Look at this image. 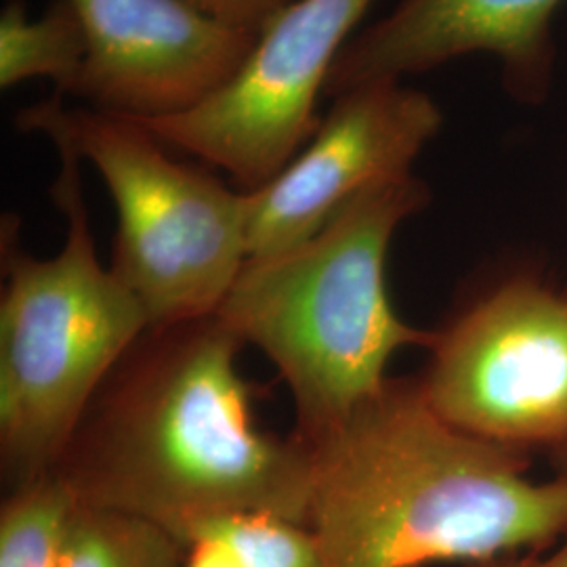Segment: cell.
<instances>
[{"mask_svg":"<svg viewBox=\"0 0 567 567\" xmlns=\"http://www.w3.org/2000/svg\"><path fill=\"white\" fill-rule=\"evenodd\" d=\"M76 505L58 473L11 487L0 507V567H61Z\"/></svg>","mask_w":567,"mask_h":567,"instance_id":"4fadbf2b","label":"cell"},{"mask_svg":"<svg viewBox=\"0 0 567 567\" xmlns=\"http://www.w3.org/2000/svg\"><path fill=\"white\" fill-rule=\"evenodd\" d=\"M372 2H290L224 89L183 114L135 122L166 147L221 168L244 192L264 187L316 135L318 100Z\"/></svg>","mask_w":567,"mask_h":567,"instance_id":"52a82bcc","label":"cell"},{"mask_svg":"<svg viewBox=\"0 0 567 567\" xmlns=\"http://www.w3.org/2000/svg\"><path fill=\"white\" fill-rule=\"evenodd\" d=\"M219 316L150 326L112 368L53 468L76 501L145 517L183 545L229 513L305 524L309 450L261 431Z\"/></svg>","mask_w":567,"mask_h":567,"instance_id":"6da1fadb","label":"cell"},{"mask_svg":"<svg viewBox=\"0 0 567 567\" xmlns=\"http://www.w3.org/2000/svg\"><path fill=\"white\" fill-rule=\"evenodd\" d=\"M419 379L452 426L498 446L567 450V288L519 271L435 330Z\"/></svg>","mask_w":567,"mask_h":567,"instance_id":"8992f818","label":"cell"},{"mask_svg":"<svg viewBox=\"0 0 567 567\" xmlns=\"http://www.w3.org/2000/svg\"><path fill=\"white\" fill-rule=\"evenodd\" d=\"M224 545L240 567H322L320 547L305 524L274 513L246 511L208 519L192 532Z\"/></svg>","mask_w":567,"mask_h":567,"instance_id":"5bb4252c","label":"cell"},{"mask_svg":"<svg viewBox=\"0 0 567 567\" xmlns=\"http://www.w3.org/2000/svg\"><path fill=\"white\" fill-rule=\"evenodd\" d=\"M206 18L227 28L259 37L282 9L295 0H185Z\"/></svg>","mask_w":567,"mask_h":567,"instance_id":"9a60e30c","label":"cell"},{"mask_svg":"<svg viewBox=\"0 0 567 567\" xmlns=\"http://www.w3.org/2000/svg\"><path fill=\"white\" fill-rule=\"evenodd\" d=\"M187 545L163 526L116 508L79 503L61 567H185Z\"/></svg>","mask_w":567,"mask_h":567,"instance_id":"7c38bea8","label":"cell"},{"mask_svg":"<svg viewBox=\"0 0 567 567\" xmlns=\"http://www.w3.org/2000/svg\"><path fill=\"white\" fill-rule=\"evenodd\" d=\"M442 124L437 102L402 82H370L332 97L316 135L282 173L246 192L248 259L307 243L368 187L410 175Z\"/></svg>","mask_w":567,"mask_h":567,"instance_id":"ba28073f","label":"cell"},{"mask_svg":"<svg viewBox=\"0 0 567 567\" xmlns=\"http://www.w3.org/2000/svg\"><path fill=\"white\" fill-rule=\"evenodd\" d=\"M431 203L414 173L368 187L307 243L248 259L217 316L278 368L295 404V437L311 442L385 385L402 347L433 332L405 324L386 292L395 231Z\"/></svg>","mask_w":567,"mask_h":567,"instance_id":"3957f363","label":"cell"},{"mask_svg":"<svg viewBox=\"0 0 567 567\" xmlns=\"http://www.w3.org/2000/svg\"><path fill=\"white\" fill-rule=\"evenodd\" d=\"M555 466H557V477L567 480V450L555 454Z\"/></svg>","mask_w":567,"mask_h":567,"instance_id":"ac0fdd59","label":"cell"},{"mask_svg":"<svg viewBox=\"0 0 567 567\" xmlns=\"http://www.w3.org/2000/svg\"><path fill=\"white\" fill-rule=\"evenodd\" d=\"M309 450L322 567L471 564L567 536V480L532 482L526 452L446 423L419 379H386Z\"/></svg>","mask_w":567,"mask_h":567,"instance_id":"7a4b0ae2","label":"cell"},{"mask_svg":"<svg viewBox=\"0 0 567 567\" xmlns=\"http://www.w3.org/2000/svg\"><path fill=\"white\" fill-rule=\"evenodd\" d=\"M185 567H240L231 553L213 538H194L187 545Z\"/></svg>","mask_w":567,"mask_h":567,"instance_id":"e0dca14e","label":"cell"},{"mask_svg":"<svg viewBox=\"0 0 567 567\" xmlns=\"http://www.w3.org/2000/svg\"><path fill=\"white\" fill-rule=\"evenodd\" d=\"M86 61V34L70 0H53L41 18L25 0H7L0 11V86L47 79L74 95Z\"/></svg>","mask_w":567,"mask_h":567,"instance_id":"8fae6325","label":"cell"},{"mask_svg":"<svg viewBox=\"0 0 567 567\" xmlns=\"http://www.w3.org/2000/svg\"><path fill=\"white\" fill-rule=\"evenodd\" d=\"M58 154L53 200L68 221L60 252L30 255L18 219H2L0 471L9 489L53 473L97 389L150 328L97 255L81 158L63 147Z\"/></svg>","mask_w":567,"mask_h":567,"instance_id":"277c9868","label":"cell"},{"mask_svg":"<svg viewBox=\"0 0 567 567\" xmlns=\"http://www.w3.org/2000/svg\"><path fill=\"white\" fill-rule=\"evenodd\" d=\"M86 34L74 95L89 107L147 121L183 114L231 81L257 44L185 0H70Z\"/></svg>","mask_w":567,"mask_h":567,"instance_id":"9c48e42d","label":"cell"},{"mask_svg":"<svg viewBox=\"0 0 567 567\" xmlns=\"http://www.w3.org/2000/svg\"><path fill=\"white\" fill-rule=\"evenodd\" d=\"M461 567H567V536L564 545L543 557L540 553H505L480 561L463 564Z\"/></svg>","mask_w":567,"mask_h":567,"instance_id":"2e32d148","label":"cell"},{"mask_svg":"<svg viewBox=\"0 0 567 567\" xmlns=\"http://www.w3.org/2000/svg\"><path fill=\"white\" fill-rule=\"evenodd\" d=\"M18 126L102 175L118 213L110 269L150 326L217 316L248 261L244 189L177 163L140 122L61 97L21 110Z\"/></svg>","mask_w":567,"mask_h":567,"instance_id":"5b68a950","label":"cell"},{"mask_svg":"<svg viewBox=\"0 0 567 567\" xmlns=\"http://www.w3.org/2000/svg\"><path fill=\"white\" fill-rule=\"evenodd\" d=\"M564 0H400L360 30L334 63L328 100L370 82H402L450 61L486 53L501 61L515 102H547L557 49L553 20Z\"/></svg>","mask_w":567,"mask_h":567,"instance_id":"30bf717a","label":"cell"}]
</instances>
